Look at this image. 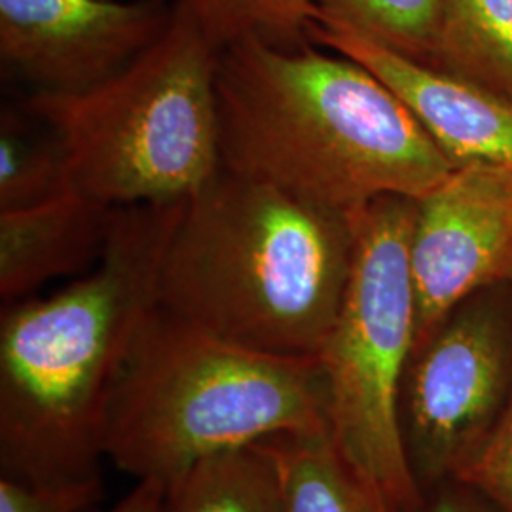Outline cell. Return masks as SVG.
I'll use <instances>...</instances> for the list:
<instances>
[{"label":"cell","instance_id":"obj_1","mask_svg":"<svg viewBox=\"0 0 512 512\" xmlns=\"http://www.w3.org/2000/svg\"><path fill=\"white\" fill-rule=\"evenodd\" d=\"M217 105L222 169L349 217L420 200L456 169L374 74L308 42L224 48Z\"/></svg>","mask_w":512,"mask_h":512},{"label":"cell","instance_id":"obj_2","mask_svg":"<svg viewBox=\"0 0 512 512\" xmlns=\"http://www.w3.org/2000/svg\"><path fill=\"white\" fill-rule=\"evenodd\" d=\"M184 202L114 209L86 274L0 321V471L33 484L99 475L110 385L158 304L165 249Z\"/></svg>","mask_w":512,"mask_h":512},{"label":"cell","instance_id":"obj_3","mask_svg":"<svg viewBox=\"0 0 512 512\" xmlns=\"http://www.w3.org/2000/svg\"><path fill=\"white\" fill-rule=\"evenodd\" d=\"M353 217L220 167L184 203L158 304L243 348L319 357L348 287Z\"/></svg>","mask_w":512,"mask_h":512},{"label":"cell","instance_id":"obj_4","mask_svg":"<svg viewBox=\"0 0 512 512\" xmlns=\"http://www.w3.org/2000/svg\"><path fill=\"white\" fill-rule=\"evenodd\" d=\"M291 433L330 435L319 357L243 348L156 306L110 385L103 454L167 488L203 459Z\"/></svg>","mask_w":512,"mask_h":512},{"label":"cell","instance_id":"obj_5","mask_svg":"<svg viewBox=\"0 0 512 512\" xmlns=\"http://www.w3.org/2000/svg\"><path fill=\"white\" fill-rule=\"evenodd\" d=\"M164 35L90 92L33 93L27 114L54 133L69 188L110 209L184 202L220 171V50L173 2Z\"/></svg>","mask_w":512,"mask_h":512},{"label":"cell","instance_id":"obj_6","mask_svg":"<svg viewBox=\"0 0 512 512\" xmlns=\"http://www.w3.org/2000/svg\"><path fill=\"white\" fill-rule=\"evenodd\" d=\"M416 200L384 196L353 217L348 287L319 353L330 439L384 512H425L404 444L401 395L416 338L410 239Z\"/></svg>","mask_w":512,"mask_h":512},{"label":"cell","instance_id":"obj_7","mask_svg":"<svg viewBox=\"0 0 512 512\" xmlns=\"http://www.w3.org/2000/svg\"><path fill=\"white\" fill-rule=\"evenodd\" d=\"M505 285L461 302L408 361L401 421L423 492L456 480L473 463L511 401L512 304Z\"/></svg>","mask_w":512,"mask_h":512},{"label":"cell","instance_id":"obj_8","mask_svg":"<svg viewBox=\"0 0 512 512\" xmlns=\"http://www.w3.org/2000/svg\"><path fill=\"white\" fill-rule=\"evenodd\" d=\"M410 272L412 353L469 296L512 283V165H461L416 200Z\"/></svg>","mask_w":512,"mask_h":512},{"label":"cell","instance_id":"obj_9","mask_svg":"<svg viewBox=\"0 0 512 512\" xmlns=\"http://www.w3.org/2000/svg\"><path fill=\"white\" fill-rule=\"evenodd\" d=\"M165 0H0L4 67L37 92H90L164 35Z\"/></svg>","mask_w":512,"mask_h":512},{"label":"cell","instance_id":"obj_10","mask_svg":"<svg viewBox=\"0 0 512 512\" xmlns=\"http://www.w3.org/2000/svg\"><path fill=\"white\" fill-rule=\"evenodd\" d=\"M308 40L374 74L456 167L478 162L512 165L511 99L397 54L329 19H311Z\"/></svg>","mask_w":512,"mask_h":512},{"label":"cell","instance_id":"obj_11","mask_svg":"<svg viewBox=\"0 0 512 512\" xmlns=\"http://www.w3.org/2000/svg\"><path fill=\"white\" fill-rule=\"evenodd\" d=\"M114 209L65 190L46 202L0 211V296L29 298L48 281L99 260Z\"/></svg>","mask_w":512,"mask_h":512},{"label":"cell","instance_id":"obj_12","mask_svg":"<svg viewBox=\"0 0 512 512\" xmlns=\"http://www.w3.org/2000/svg\"><path fill=\"white\" fill-rule=\"evenodd\" d=\"M274 461L281 512H384L336 452L330 435H277L258 442Z\"/></svg>","mask_w":512,"mask_h":512},{"label":"cell","instance_id":"obj_13","mask_svg":"<svg viewBox=\"0 0 512 512\" xmlns=\"http://www.w3.org/2000/svg\"><path fill=\"white\" fill-rule=\"evenodd\" d=\"M433 67L512 101V0H446Z\"/></svg>","mask_w":512,"mask_h":512},{"label":"cell","instance_id":"obj_14","mask_svg":"<svg viewBox=\"0 0 512 512\" xmlns=\"http://www.w3.org/2000/svg\"><path fill=\"white\" fill-rule=\"evenodd\" d=\"M164 512H281L274 461L260 444L203 459L165 488Z\"/></svg>","mask_w":512,"mask_h":512},{"label":"cell","instance_id":"obj_15","mask_svg":"<svg viewBox=\"0 0 512 512\" xmlns=\"http://www.w3.org/2000/svg\"><path fill=\"white\" fill-rule=\"evenodd\" d=\"M446 0H317L315 18L346 25L397 54L433 65Z\"/></svg>","mask_w":512,"mask_h":512},{"label":"cell","instance_id":"obj_16","mask_svg":"<svg viewBox=\"0 0 512 512\" xmlns=\"http://www.w3.org/2000/svg\"><path fill=\"white\" fill-rule=\"evenodd\" d=\"M192 16L203 35L224 50L243 40H264L296 48L308 40L317 0H175Z\"/></svg>","mask_w":512,"mask_h":512},{"label":"cell","instance_id":"obj_17","mask_svg":"<svg viewBox=\"0 0 512 512\" xmlns=\"http://www.w3.org/2000/svg\"><path fill=\"white\" fill-rule=\"evenodd\" d=\"M44 126V124H42ZM69 190L63 150L44 126L37 133L16 112L0 122V211L25 209Z\"/></svg>","mask_w":512,"mask_h":512},{"label":"cell","instance_id":"obj_18","mask_svg":"<svg viewBox=\"0 0 512 512\" xmlns=\"http://www.w3.org/2000/svg\"><path fill=\"white\" fill-rule=\"evenodd\" d=\"M103 495L101 476L67 484L0 478V512H88Z\"/></svg>","mask_w":512,"mask_h":512},{"label":"cell","instance_id":"obj_19","mask_svg":"<svg viewBox=\"0 0 512 512\" xmlns=\"http://www.w3.org/2000/svg\"><path fill=\"white\" fill-rule=\"evenodd\" d=\"M475 488L501 512H512V397L490 439L456 478Z\"/></svg>","mask_w":512,"mask_h":512},{"label":"cell","instance_id":"obj_20","mask_svg":"<svg viewBox=\"0 0 512 512\" xmlns=\"http://www.w3.org/2000/svg\"><path fill=\"white\" fill-rule=\"evenodd\" d=\"M425 512H501L475 488L459 480H448L437 486Z\"/></svg>","mask_w":512,"mask_h":512},{"label":"cell","instance_id":"obj_21","mask_svg":"<svg viewBox=\"0 0 512 512\" xmlns=\"http://www.w3.org/2000/svg\"><path fill=\"white\" fill-rule=\"evenodd\" d=\"M165 486L141 480L124 499L105 512H164Z\"/></svg>","mask_w":512,"mask_h":512}]
</instances>
